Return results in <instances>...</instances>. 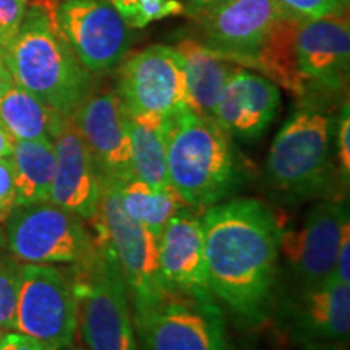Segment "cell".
<instances>
[{"instance_id": "1", "label": "cell", "mask_w": 350, "mask_h": 350, "mask_svg": "<svg viewBox=\"0 0 350 350\" xmlns=\"http://www.w3.org/2000/svg\"><path fill=\"white\" fill-rule=\"evenodd\" d=\"M208 281L216 299L250 326L271 310L282 224L260 200L234 198L201 216Z\"/></svg>"}, {"instance_id": "2", "label": "cell", "mask_w": 350, "mask_h": 350, "mask_svg": "<svg viewBox=\"0 0 350 350\" xmlns=\"http://www.w3.org/2000/svg\"><path fill=\"white\" fill-rule=\"evenodd\" d=\"M13 81L36 96L60 116L72 117L93 88L54 18V8L34 3L26 8L23 23L0 54Z\"/></svg>"}, {"instance_id": "3", "label": "cell", "mask_w": 350, "mask_h": 350, "mask_svg": "<svg viewBox=\"0 0 350 350\" xmlns=\"http://www.w3.org/2000/svg\"><path fill=\"white\" fill-rule=\"evenodd\" d=\"M167 169L170 187L196 209L226 201L243 174L230 135L190 107L167 120Z\"/></svg>"}, {"instance_id": "4", "label": "cell", "mask_w": 350, "mask_h": 350, "mask_svg": "<svg viewBox=\"0 0 350 350\" xmlns=\"http://www.w3.org/2000/svg\"><path fill=\"white\" fill-rule=\"evenodd\" d=\"M317 94L304 96L275 135L265 163L266 185L291 201L326 195L334 182L338 119Z\"/></svg>"}, {"instance_id": "5", "label": "cell", "mask_w": 350, "mask_h": 350, "mask_svg": "<svg viewBox=\"0 0 350 350\" xmlns=\"http://www.w3.org/2000/svg\"><path fill=\"white\" fill-rule=\"evenodd\" d=\"M75 279L78 326L88 350H137L129 291L107 242L96 235L93 252L70 268Z\"/></svg>"}, {"instance_id": "6", "label": "cell", "mask_w": 350, "mask_h": 350, "mask_svg": "<svg viewBox=\"0 0 350 350\" xmlns=\"http://www.w3.org/2000/svg\"><path fill=\"white\" fill-rule=\"evenodd\" d=\"M99 211L91 221L96 235L107 242L119 262L133 312L157 304L169 294L159 271L157 235L126 216L117 185L100 180Z\"/></svg>"}, {"instance_id": "7", "label": "cell", "mask_w": 350, "mask_h": 350, "mask_svg": "<svg viewBox=\"0 0 350 350\" xmlns=\"http://www.w3.org/2000/svg\"><path fill=\"white\" fill-rule=\"evenodd\" d=\"M78 329L75 279L54 265H21L15 329L49 350H67Z\"/></svg>"}, {"instance_id": "8", "label": "cell", "mask_w": 350, "mask_h": 350, "mask_svg": "<svg viewBox=\"0 0 350 350\" xmlns=\"http://www.w3.org/2000/svg\"><path fill=\"white\" fill-rule=\"evenodd\" d=\"M131 318L143 350H229L216 300L169 292L157 304L131 312Z\"/></svg>"}, {"instance_id": "9", "label": "cell", "mask_w": 350, "mask_h": 350, "mask_svg": "<svg viewBox=\"0 0 350 350\" xmlns=\"http://www.w3.org/2000/svg\"><path fill=\"white\" fill-rule=\"evenodd\" d=\"M7 250L29 265H77L93 252L83 221L51 201L16 206L5 222Z\"/></svg>"}, {"instance_id": "10", "label": "cell", "mask_w": 350, "mask_h": 350, "mask_svg": "<svg viewBox=\"0 0 350 350\" xmlns=\"http://www.w3.org/2000/svg\"><path fill=\"white\" fill-rule=\"evenodd\" d=\"M116 93L126 116L169 119L190 107L182 55L164 44L137 52L120 65Z\"/></svg>"}, {"instance_id": "11", "label": "cell", "mask_w": 350, "mask_h": 350, "mask_svg": "<svg viewBox=\"0 0 350 350\" xmlns=\"http://www.w3.org/2000/svg\"><path fill=\"white\" fill-rule=\"evenodd\" d=\"M54 18L91 75L109 73L124 62L130 29L111 0H64L54 7Z\"/></svg>"}, {"instance_id": "12", "label": "cell", "mask_w": 350, "mask_h": 350, "mask_svg": "<svg viewBox=\"0 0 350 350\" xmlns=\"http://www.w3.org/2000/svg\"><path fill=\"white\" fill-rule=\"evenodd\" d=\"M291 12L279 0H217L191 16L203 44L232 64L248 67L279 20Z\"/></svg>"}, {"instance_id": "13", "label": "cell", "mask_w": 350, "mask_h": 350, "mask_svg": "<svg viewBox=\"0 0 350 350\" xmlns=\"http://www.w3.org/2000/svg\"><path fill=\"white\" fill-rule=\"evenodd\" d=\"M72 120L91 152L100 180L122 185L135 177L129 120L116 90L91 88Z\"/></svg>"}, {"instance_id": "14", "label": "cell", "mask_w": 350, "mask_h": 350, "mask_svg": "<svg viewBox=\"0 0 350 350\" xmlns=\"http://www.w3.org/2000/svg\"><path fill=\"white\" fill-rule=\"evenodd\" d=\"M347 224L349 211L344 201L323 200L310 209L299 229L281 227V253L301 286H314L331 279Z\"/></svg>"}, {"instance_id": "15", "label": "cell", "mask_w": 350, "mask_h": 350, "mask_svg": "<svg viewBox=\"0 0 350 350\" xmlns=\"http://www.w3.org/2000/svg\"><path fill=\"white\" fill-rule=\"evenodd\" d=\"M349 62V10L301 23L297 34V68L306 94L342 90L347 85Z\"/></svg>"}, {"instance_id": "16", "label": "cell", "mask_w": 350, "mask_h": 350, "mask_svg": "<svg viewBox=\"0 0 350 350\" xmlns=\"http://www.w3.org/2000/svg\"><path fill=\"white\" fill-rule=\"evenodd\" d=\"M55 172L51 203L67 209L81 221H93L100 204V177L91 152L72 117H62L52 135Z\"/></svg>"}, {"instance_id": "17", "label": "cell", "mask_w": 350, "mask_h": 350, "mask_svg": "<svg viewBox=\"0 0 350 350\" xmlns=\"http://www.w3.org/2000/svg\"><path fill=\"white\" fill-rule=\"evenodd\" d=\"M183 208L169 219L157 237L161 278L170 292L200 300H216L208 281L201 217Z\"/></svg>"}, {"instance_id": "18", "label": "cell", "mask_w": 350, "mask_h": 350, "mask_svg": "<svg viewBox=\"0 0 350 350\" xmlns=\"http://www.w3.org/2000/svg\"><path fill=\"white\" fill-rule=\"evenodd\" d=\"M287 334L301 344H334L349 339L350 286L327 279L305 286L282 314Z\"/></svg>"}, {"instance_id": "19", "label": "cell", "mask_w": 350, "mask_h": 350, "mask_svg": "<svg viewBox=\"0 0 350 350\" xmlns=\"http://www.w3.org/2000/svg\"><path fill=\"white\" fill-rule=\"evenodd\" d=\"M279 106L275 83L237 65L219 96L213 119L230 137L255 139L271 125Z\"/></svg>"}, {"instance_id": "20", "label": "cell", "mask_w": 350, "mask_h": 350, "mask_svg": "<svg viewBox=\"0 0 350 350\" xmlns=\"http://www.w3.org/2000/svg\"><path fill=\"white\" fill-rule=\"evenodd\" d=\"M175 49L185 64L190 109L213 119L219 96L237 65L195 39H182Z\"/></svg>"}, {"instance_id": "21", "label": "cell", "mask_w": 350, "mask_h": 350, "mask_svg": "<svg viewBox=\"0 0 350 350\" xmlns=\"http://www.w3.org/2000/svg\"><path fill=\"white\" fill-rule=\"evenodd\" d=\"M305 20L294 12H287L248 64V67L258 68L268 80L279 83L300 98L306 94V90L297 68V34Z\"/></svg>"}, {"instance_id": "22", "label": "cell", "mask_w": 350, "mask_h": 350, "mask_svg": "<svg viewBox=\"0 0 350 350\" xmlns=\"http://www.w3.org/2000/svg\"><path fill=\"white\" fill-rule=\"evenodd\" d=\"M126 113V112H125ZM135 177L154 190L170 188L167 169V120L161 117L126 116Z\"/></svg>"}, {"instance_id": "23", "label": "cell", "mask_w": 350, "mask_h": 350, "mask_svg": "<svg viewBox=\"0 0 350 350\" xmlns=\"http://www.w3.org/2000/svg\"><path fill=\"white\" fill-rule=\"evenodd\" d=\"M12 161L16 206L49 201L55 172V151L51 139L15 142Z\"/></svg>"}, {"instance_id": "24", "label": "cell", "mask_w": 350, "mask_h": 350, "mask_svg": "<svg viewBox=\"0 0 350 350\" xmlns=\"http://www.w3.org/2000/svg\"><path fill=\"white\" fill-rule=\"evenodd\" d=\"M60 116L36 96L13 83L0 98V125L15 142L51 139L59 125Z\"/></svg>"}, {"instance_id": "25", "label": "cell", "mask_w": 350, "mask_h": 350, "mask_svg": "<svg viewBox=\"0 0 350 350\" xmlns=\"http://www.w3.org/2000/svg\"><path fill=\"white\" fill-rule=\"evenodd\" d=\"M117 195L126 216L146 227L157 237L174 214L188 208L172 187L167 190H154L137 177L117 185Z\"/></svg>"}, {"instance_id": "26", "label": "cell", "mask_w": 350, "mask_h": 350, "mask_svg": "<svg viewBox=\"0 0 350 350\" xmlns=\"http://www.w3.org/2000/svg\"><path fill=\"white\" fill-rule=\"evenodd\" d=\"M129 26L144 28L151 21L183 13L178 0H111Z\"/></svg>"}, {"instance_id": "27", "label": "cell", "mask_w": 350, "mask_h": 350, "mask_svg": "<svg viewBox=\"0 0 350 350\" xmlns=\"http://www.w3.org/2000/svg\"><path fill=\"white\" fill-rule=\"evenodd\" d=\"M21 265L10 253L0 255V326L5 331L15 329L16 301H18Z\"/></svg>"}, {"instance_id": "28", "label": "cell", "mask_w": 350, "mask_h": 350, "mask_svg": "<svg viewBox=\"0 0 350 350\" xmlns=\"http://www.w3.org/2000/svg\"><path fill=\"white\" fill-rule=\"evenodd\" d=\"M26 8L28 0H0V54L18 34Z\"/></svg>"}, {"instance_id": "29", "label": "cell", "mask_w": 350, "mask_h": 350, "mask_svg": "<svg viewBox=\"0 0 350 350\" xmlns=\"http://www.w3.org/2000/svg\"><path fill=\"white\" fill-rule=\"evenodd\" d=\"M334 146L338 148V167L339 178L342 185H349L350 178V113L349 103H345L336 120V137Z\"/></svg>"}, {"instance_id": "30", "label": "cell", "mask_w": 350, "mask_h": 350, "mask_svg": "<svg viewBox=\"0 0 350 350\" xmlns=\"http://www.w3.org/2000/svg\"><path fill=\"white\" fill-rule=\"evenodd\" d=\"M279 2L291 12L308 20L323 18V16L349 10V0H279Z\"/></svg>"}, {"instance_id": "31", "label": "cell", "mask_w": 350, "mask_h": 350, "mask_svg": "<svg viewBox=\"0 0 350 350\" xmlns=\"http://www.w3.org/2000/svg\"><path fill=\"white\" fill-rule=\"evenodd\" d=\"M16 208L15 174L12 156L0 159V226L5 224L13 209Z\"/></svg>"}, {"instance_id": "32", "label": "cell", "mask_w": 350, "mask_h": 350, "mask_svg": "<svg viewBox=\"0 0 350 350\" xmlns=\"http://www.w3.org/2000/svg\"><path fill=\"white\" fill-rule=\"evenodd\" d=\"M332 279L336 282L350 286V222L344 227L342 237L338 248V255H336L334 271H332Z\"/></svg>"}, {"instance_id": "33", "label": "cell", "mask_w": 350, "mask_h": 350, "mask_svg": "<svg viewBox=\"0 0 350 350\" xmlns=\"http://www.w3.org/2000/svg\"><path fill=\"white\" fill-rule=\"evenodd\" d=\"M0 350H49L36 339L21 332H5L0 338Z\"/></svg>"}, {"instance_id": "34", "label": "cell", "mask_w": 350, "mask_h": 350, "mask_svg": "<svg viewBox=\"0 0 350 350\" xmlns=\"http://www.w3.org/2000/svg\"><path fill=\"white\" fill-rule=\"evenodd\" d=\"M183 5V13H187L188 16H195L196 13H200L204 8L213 5L217 0H178Z\"/></svg>"}, {"instance_id": "35", "label": "cell", "mask_w": 350, "mask_h": 350, "mask_svg": "<svg viewBox=\"0 0 350 350\" xmlns=\"http://www.w3.org/2000/svg\"><path fill=\"white\" fill-rule=\"evenodd\" d=\"M13 148H15V138L0 125V159L12 156Z\"/></svg>"}, {"instance_id": "36", "label": "cell", "mask_w": 350, "mask_h": 350, "mask_svg": "<svg viewBox=\"0 0 350 350\" xmlns=\"http://www.w3.org/2000/svg\"><path fill=\"white\" fill-rule=\"evenodd\" d=\"M13 83H15V81H13L10 72H8L5 64L0 60V98L5 94V91L13 85Z\"/></svg>"}, {"instance_id": "37", "label": "cell", "mask_w": 350, "mask_h": 350, "mask_svg": "<svg viewBox=\"0 0 350 350\" xmlns=\"http://www.w3.org/2000/svg\"><path fill=\"white\" fill-rule=\"evenodd\" d=\"M301 350H347L340 344H304Z\"/></svg>"}, {"instance_id": "38", "label": "cell", "mask_w": 350, "mask_h": 350, "mask_svg": "<svg viewBox=\"0 0 350 350\" xmlns=\"http://www.w3.org/2000/svg\"><path fill=\"white\" fill-rule=\"evenodd\" d=\"M7 252V239H5V232L2 230V227H0V255H3V253Z\"/></svg>"}, {"instance_id": "39", "label": "cell", "mask_w": 350, "mask_h": 350, "mask_svg": "<svg viewBox=\"0 0 350 350\" xmlns=\"http://www.w3.org/2000/svg\"><path fill=\"white\" fill-rule=\"evenodd\" d=\"M5 332H7V331H5V329H3V327H2V326H0V338H2V336H3V334H5Z\"/></svg>"}, {"instance_id": "40", "label": "cell", "mask_w": 350, "mask_h": 350, "mask_svg": "<svg viewBox=\"0 0 350 350\" xmlns=\"http://www.w3.org/2000/svg\"><path fill=\"white\" fill-rule=\"evenodd\" d=\"M73 350H81V349H73Z\"/></svg>"}]
</instances>
